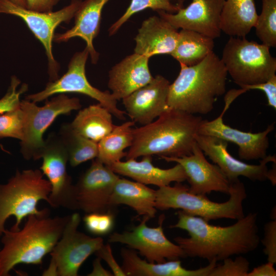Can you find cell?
Here are the masks:
<instances>
[{
	"mask_svg": "<svg viewBox=\"0 0 276 276\" xmlns=\"http://www.w3.org/2000/svg\"><path fill=\"white\" fill-rule=\"evenodd\" d=\"M58 134L66 148L68 162L72 167H76L97 158L98 143L77 133L70 123L64 124L61 127Z\"/></svg>",
	"mask_w": 276,
	"mask_h": 276,
	"instance_id": "obj_30",
	"label": "cell"
},
{
	"mask_svg": "<svg viewBox=\"0 0 276 276\" xmlns=\"http://www.w3.org/2000/svg\"><path fill=\"white\" fill-rule=\"evenodd\" d=\"M25 126V114L19 107L0 114V139L11 137L21 141Z\"/></svg>",
	"mask_w": 276,
	"mask_h": 276,
	"instance_id": "obj_33",
	"label": "cell"
},
{
	"mask_svg": "<svg viewBox=\"0 0 276 276\" xmlns=\"http://www.w3.org/2000/svg\"><path fill=\"white\" fill-rule=\"evenodd\" d=\"M187 0H176L177 3L182 8L183 7V3Z\"/></svg>",
	"mask_w": 276,
	"mask_h": 276,
	"instance_id": "obj_44",
	"label": "cell"
},
{
	"mask_svg": "<svg viewBox=\"0 0 276 276\" xmlns=\"http://www.w3.org/2000/svg\"><path fill=\"white\" fill-rule=\"evenodd\" d=\"M109 1H82L74 17L73 27L64 33H55L53 41L61 43L66 42L73 37H80L86 42V48L91 63L96 64L99 54L94 48L93 41L100 32L103 9Z\"/></svg>",
	"mask_w": 276,
	"mask_h": 276,
	"instance_id": "obj_21",
	"label": "cell"
},
{
	"mask_svg": "<svg viewBox=\"0 0 276 276\" xmlns=\"http://www.w3.org/2000/svg\"><path fill=\"white\" fill-rule=\"evenodd\" d=\"M241 88L247 91L250 89H259L263 91L267 99V104L276 109V75L272 76L267 81L252 85L244 86Z\"/></svg>",
	"mask_w": 276,
	"mask_h": 276,
	"instance_id": "obj_38",
	"label": "cell"
},
{
	"mask_svg": "<svg viewBox=\"0 0 276 276\" xmlns=\"http://www.w3.org/2000/svg\"><path fill=\"white\" fill-rule=\"evenodd\" d=\"M87 275L89 276H113L111 271L105 269L101 264V259L98 257L94 260L93 269Z\"/></svg>",
	"mask_w": 276,
	"mask_h": 276,
	"instance_id": "obj_42",
	"label": "cell"
},
{
	"mask_svg": "<svg viewBox=\"0 0 276 276\" xmlns=\"http://www.w3.org/2000/svg\"><path fill=\"white\" fill-rule=\"evenodd\" d=\"M201 117L169 109L155 120L133 129V140L126 159L156 155L180 157L192 153Z\"/></svg>",
	"mask_w": 276,
	"mask_h": 276,
	"instance_id": "obj_3",
	"label": "cell"
},
{
	"mask_svg": "<svg viewBox=\"0 0 276 276\" xmlns=\"http://www.w3.org/2000/svg\"><path fill=\"white\" fill-rule=\"evenodd\" d=\"M170 83L158 75L145 86L122 99L126 114L142 125L153 122L169 108L167 99Z\"/></svg>",
	"mask_w": 276,
	"mask_h": 276,
	"instance_id": "obj_19",
	"label": "cell"
},
{
	"mask_svg": "<svg viewBox=\"0 0 276 276\" xmlns=\"http://www.w3.org/2000/svg\"><path fill=\"white\" fill-rule=\"evenodd\" d=\"M177 214V222L169 227L188 232L189 237L174 239L186 257L217 262L233 256L248 254L259 246L257 213H249L227 226L210 224L200 217L190 215L181 210Z\"/></svg>",
	"mask_w": 276,
	"mask_h": 276,
	"instance_id": "obj_1",
	"label": "cell"
},
{
	"mask_svg": "<svg viewBox=\"0 0 276 276\" xmlns=\"http://www.w3.org/2000/svg\"><path fill=\"white\" fill-rule=\"evenodd\" d=\"M41 158L42 163L39 169L51 186L48 203L54 208L77 210L75 185L66 170L68 154L58 134L51 133L49 135L45 140Z\"/></svg>",
	"mask_w": 276,
	"mask_h": 276,
	"instance_id": "obj_13",
	"label": "cell"
},
{
	"mask_svg": "<svg viewBox=\"0 0 276 276\" xmlns=\"http://www.w3.org/2000/svg\"><path fill=\"white\" fill-rule=\"evenodd\" d=\"M119 177L96 158L75 185L77 210L85 214L111 211L110 198Z\"/></svg>",
	"mask_w": 276,
	"mask_h": 276,
	"instance_id": "obj_15",
	"label": "cell"
},
{
	"mask_svg": "<svg viewBox=\"0 0 276 276\" xmlns=\"http://www.w3.org/2000/svg\"><path fill=\"white\" fill-rule=\"evenodd\" d=\"M97 257L104 260L108 265L114 276H126L121 266L116 261L109 244H103L95 253Z\"/></svg>",
	"mask_w": 276,
	"mask_h": 276,
	"instance_id": "obj_39",
	"label": "cell"
},
{
	"mask_svg": "<svg viewBox=\"0 0 276 276\" xmlns=\"http://www.w3.org/2000/svg\"><path fill=\"white\" fill-rule=\"evenodd\" d=\"M15 4L18 5L20 7L26 8V0H11Z\"/></svg>",
	"mask_w": 276,
	"mask_h": 276,
	"instance_id": "obj_43",
	"label": "cell"
},
{
	"mask_svg": "<svg viewBox=\"0 0 276 276\" xmlns=\"http://www.w3.org/2000/svg\"><path fill=\"white\" fill-rule=\"evenodd\" d=\"M225 0H192L175 13L156 11L175 28L194 31L213 39L220 36V15Z\"/></svg>",
	"mask_w": 276,
	"mask_h": 276,
	"instance_id": "obj_18",
	"label": "cell"
},
{
	"mask_svg": "<svg viewBox=\"0 0 276 276\" xmlns=\"http://www.w3.org/2000/svg\"><path fill=\"white\" fill-rule=\"evenodd\" d=\"M89 53L85 48L72 56L66 72L57 80L48 82L42 90L26 97L25 99L39 102L56 94L75 93L86 95L99 102L117 118L125 120L126 112L117 106V100L108 91L94 87L88 81L85 65Z\"/></svg>",
	"mask_w": 276,
	"mask_h": 276,
	"instance_id": "obj_11",
	"label": "cell"
},
{
	"mask_svg": "<svg viewBox=\"0 0 276 276\" xmlns=\"http://www.w3.org/2000/svg\"><path fill=\"white\" fill-rule=\"evenodd\" d=\"M20 106L25 117L20 153L25 159L35 160L40 159L45 144L43 136L47 129L59 116L79 109L81 104L78 98L60 94L47 101L42 106L26 99L20 101Z\"/></svg>",
	"mask_w": 276,
	"mask_h": 276,
	"instance_id": "obj_8",
	"label": "cell"
},
{
	"mask_svg": "<svg viewBox=\"0 0 276 276\" xmlns=\"http://www.w3.org/2000/svg\"><path fill=\"white\" fill-rule=\"evenodd\" d=\"M168 162H175L183 168L190 184V192L206 195L212 192L228 194L231 183L216 164L210 163L197 143L192 153L180 157L160 156Z\"/></svg>",
	"mask_w": 276,
	"mask_h": 276,
	"instance_id": "obj_17",
	"label": "cell"
},
{
	"mask_svg": "<svg viewBox=\"0 0 276 276\" xmlns=\"http://www.w3.org/2000/svg\"><path fill=\"white\" fill-rule=\"evenodd\" d=\"M165 218V215H161L158 225L150 227L147 224L150 218L143 216L140 223L130 231L111 234L108 242L126 245L137 250L145 260L151 263H163L186 258L182 248L165 236L163 227Z\"/></svg>",
	"mask_w": 276,
	"mask_h": 276,
	"instance_id": "obj_12",
	"label": "cell"
},
{
	"mask_svg": "<svg viewBox=\"0 0 276 276\" xmlns=\"http://www.w3.org/2000/svg\"><path fill=\"white\" fill-rule=\"evenodd\" d=\"M223 261L215 266L209 276H247L250 263L245 257L238 255L234 260L229 257Z\"/></svg>",
	"mask_w": 276,
	"mask_h": 276,
	"instance_id": "obj_34",
	"label": "cell"
},
{
	"mask_svg": "<svg viewBox=\"0 0 276 276\" xmlns=\"http://www.w3.org/2000/svg\"><path fill=\"white\" fill-rule=\"evenodd\" d=\"M270 48L245 37H230L221 58L227 74L240 87L265 82L275 75L276 59Z\"/></svg>",
	"mask_w": 276,
	"mask_h": 276,
	"instance_id": "obj_7",
	"label": "cell"
},
{
	"mask_svg": "<svg viewBox=\"0 0 276 276\" xmlns=\"http://www.w3.org/2000/svg\"><path fill=\"white\" fill-rule=\"evenodd\" d=\"M81 216L70 215L59 240L50 253L51 260L43 275L77 276L82 264L104 244L101 237H92L78 231Z\"/></svg>",
	"mask_w": 276,
	"mask_h": 276,
	"instance_id": "obj_9",
	"label": "cell"
},
{
	"mask_svg": "<svg viewBox=\"0 0 276 276\" xmlns=\"http://www.w3.org/2000/svg\"><path fill=\"white\" fill-rule=\"evenodd\" d=\"M150 155L143 156L140 161L136 159L116 162L109 167L117 174L128 177L144 185H152L159 187L169 186L171 182H182L187 180V176L182 166L176 163L169 169H161L154 166Z\"/></svg>",
	"mask_w": 276,
	"mask_h": 276,
	"instance_id": "obj_23",
	"label": "cell"
},
{
	"mask_svg": "<svg viewBox=\"0 0 276 276\" xmlns=\"http://www.w3.org/2000/svg\"><path fill=\"white\" fill-rule=\"evenodd\" d=\"M214 39L199 32L181 29L175 49L170 55L179 64H197L213 52Z\"/></svg>",
	"mask_w": 276,
	"mask_h": 276,
	"instance_id": "obj_28",
	"label": "cell"
},
{
	"mask_svg": "<svg viewBox=\"0 0 276 276\" xmlns=\"http://www.w3.org/2000/svg\"><path fill=\"white\" fill-rule=\"evenodd\" d=\"M81 2L82 0H71L69 5L58 11L41 12L20 7L11 0H0V13L20 17L43 45L48 62L50 81L59 78L60 70V64L54 58L52 50L55 29L61 23L68 24L71 21Z\"/></svg>",
	"mask_w": 276,
	"mask_h": 276,
	"instance_id": "obj_10",
	"label": "cell"
},
{
	"mask_svg": "<svg viewBox=\"0 0 276 276\" xmlns=\"http://www.w3.org/2000/svg\"><path fill=\"white\" fill-rule=\"evenodd\" d=\"M178 29L159 16L144 20L134 38V53L150 58L159 54L170 55L175 48Z\"/></svg>",
	"mask_w": 276,
	"mask_h": 276,
	"instance_id": "obj_24",
	"label": "cell"
},
{
	"mask_svg": "<svg viewBox=\"0 0 276 276\" xmlns=\"http://www.w3.org/2000/svg\"><path fill=\"white\" fill-rule=\"evenodd\" d=\"M258 14L255 0H225L220 28L230 37H245L255 27Z\"/></svg>",
	"mask_w": 276,
	"mask_h": 276,
	"instance_id": "obj_26",
	"label": "cell"
},
{
	"mask_svg": "<svg viewBox=\"0 0 276 276\" xmlns=\"http://www.w3.org/2000/svg\"><path fill=\"white\" fill-rule=\"evenodd\" d=\"M47 208L25 218L22 228L5 229L1 238L0 276L10 272L19 264L40 265L61 237L70 215L50 217Z\"/></svg>",
	"mask_w": 276,
	"mask_h": 276,
	"instance_id": "obj_2",
	"label": "cell"
},
{
	"mask_svg": "<svg viewBox=\"0 0 276 276\" xmlns=\"http://www.w3.org/2000/svg\"><path fill=\"white\" fill-rule=\"evenodd\" d=\"M149 59L134 53L111 68L109 72L108 86L117 100L123 99L152 80Z\"/></svg>",
	"mask_w": 276,
	"mask_h": 276,
	"instance_id": "obj_20",
	"label": "cell"
},
{
	"mask_svg": "<svg viewBox=\"0 0 276 276\" xmlns=\"http://www.w3.org/2000/svg\"><path fill=\"white\" fill-rule=\"evenodd\" d=\"M121 256L126 276H209L217 265L213 260L205 267L191 270L183 267L180 260L151 263L141 259L135 250L130 248H121Z\"/></svg>",
	"mask_w": 276,
	"mask_h": 276,
	"instance_id": "obj_22",
	"label": "cell"
},
{
	"mask_svg": "<svg viewBox=\"0 0 276 276\" xmlns=\"http://www.w3.org/2000/svg\"><path fill=\"white\" fill-rule=\"evenodd\" d=\"M166 186L156 190V208L160 210L179 209L190 215L209 222L219 219L238 220L245 215L243 203L247 197L244 185L239 179L231 182L229 198L224 202H216L205 195L193 194L181 182Z\"/></svg>",
	"mask_w": 276,
	"mask_h": 276,
	"instance_id": "obj_5",
	"label": "cell"
},
{
	"mask_svg": "<svg viewBox=\"0 0 276 276\" xmlns=\"http://www.w3.org/2000/svg\"><path fill=\"white\" fill-rule=\"evenodd\" d=\"M155 201L156 190L140 182L119 177L113 187L109 203L112 208L120 204L128 205L137 215L150 219L155 217L157 212Z\"/></svg>",
	"mask_w": 276,
	"mask_h": 276,
	"instance_id": "obj_25",
	"label": "cell"
},
{
	"mask_svg": "<svg viewBox=\"0 0 276 276\" xmlns=\"http://www.w3.org/2000/svg\"><path fill=\"white\" fill-rule=\"evenodd\" d=\"M272 263L267 262L249 270L247 276H275L276 270Z\"/></svg>",
	"mask_w": 276,
	"mask_h": 276,
	"instance_id": "obj_41",
	"label": "cell"
},
{
	"mask_svg": "<svg viewBox=\"0 0 276 276\" xmlns=\"http://www.w3.org/2000/svg\"><path fill=\"white\" fill-rule=\"evenodd\" d=\"M61 0H26V8L38 12L53 11L54 7Z\"/></svg>",
	"mask_w": 276,
	"mask_h": 276,
	"instance_id": "obj_40",
	"label": "cell"
},
{
	"mask_svg": "<svg viewBox=\"0 0 276 276\" xmlns=\"http://www.w3.org/2000/svg\"><path fill=\"white\" fill-rule=\"evenodd\" d=\"M83 219L87 231L96 235L108 233L114 224V216L111 211L85 214Z\"/></svg>",
	"mask_w": 276,
	"mask_h": 276,
	"instance_id": "obj_35",
	"label": "cell"
},
{
	"mask_svg": "<svg viewBox=\"0 0 276 276\" xmlns=\"http://www.w3.org/2000/svg\"><path fill=\"white\" fill-rule=\"evenodd\" d=\"M264 237L262 243L263 251L267 257L268 262L276 263V220L267 222L264 225Z\"/></svg>",
	"mask_w": 276,
	"mask_h": 276,
	"instance_id": "obj_37",
	"label": "cell"
},
{
	"mask_svg": "<svg viewBox=\"0 0 276 276\" xmlns=\"http://www.w3.org/2000/svg\"><path fill=\"white\" fill-rule=\"evenodd\" d=\"M180 66L178 76L169 85V108L193 114H208L217 98L226 91L228 74L221 59L212 52L197 64Z\"/></svg>",
	"mask_w": 276,
	"mask_h": 276,
	"instance_id": "obj_4",
	"label": "cell"
},
{
	"mask_svg": "<svg viewBox=\"0 0 276 276\" xmlns=\"http://www.w3.org/2000/svg\"><path fill=\"white\" fill-rule=\"evenodd\" d=\"M262 10L255 26L257 36L262 43L276 47V0H262Z\"/></svg>",
	"mask_w": 276,
	"mask_h": 276,
	"instance_id": "obj_32",
	"label": "cell"
},
{
	"mask_svg": "<svg viewBox=\"0 0 276 276\" xmlns=\"http://www.w3.org/2000/svg\"><path fill=\"white\" fill-rule=\"evenodd\" d=\"M237 97L238 94L235 90H229L225 95V106L221 114L212 121L203 120L198 134L217 137L235 144L238 146V155L241 159H262L267 155L269 146L268 134L274 130V123L258 133L243 131L225 124L223 116Z\"/></svg>",
	"mask_w": 276,
	"mask_h": 276,
	"instance_id": "obj_14",
	"label": "cell"
},
{
	"mask_svg": "<svg viewBox=\"0 0 276 276\" xmlns=\"http://www.w3.org/2000/svg\"><path fill=\"white\" fill-rule=\"evenodd\" d=\"M133 121H127L120 125H115L112 130L98 143L97 159L109 167L125 157L124 150L129 148L133 140Z\"/></svg>",
	"mask_w": 276,
	"mask_h": 276,
	"instance_id": "obj_29",
	"label": "cell"
},
{
	"mask_svg": "<svg viewBox=\"0 0 276 276\" xmlns=\"http://www.w3.org/2000/svg\"><path fill=\"white\" fill-rule=\"evenodd\" d=\"M112 115L98 103L80 110L70 124L78 134L98 143L114 128Z\"/></svg>",
	"mask_w": 276,
	"mask_h": 276,
	"instance_id": "obj_27",
	"label": "cell"
},
{
	"mask_svg": "<svg viewBox=\"0 0 276 276\" xmlns=\"http://www.w3.org/2000/svg\"><path fill=\"white\" fill-rule=\"evenodd\" d=\"M20 84V81L15 76H12L6 94L0 99V114L20 106V97L28 89V85L26 83L18 88Z\"/></svg>",
	"mask_w": 276,
	"mask_h": 276,
	"instance_id": "obj_36",
	"label": "cell"
},
{
	"mask_svg": "<svg viewBox=\"0 0 276 276\" xmlns=\"http://www.w3.org/2000/svg\"><path fill=\"white\" fill-rule=\"evenodd\" d=\"M51 190L50 182L40 169L17 170L7 183H0V238L9 218H15L10 229L17 231L27 216L41 213L38 203L48 202Z\"/></svg>",
	"mask_w": 276,
	"mask_h": 276,
	"instance_id": "obj_6",
	"label": "cell"
},
{
	"mask_svg": "<svg viewBox=\"0 0 276 276\" xmlns=\"http://www.w3.org/2000/svg\"><path fill=\"white\" fill-rule=\"evenodd\" d=\"M181 8L176 0H131L124 14L109 28V35H114L133 15L146 9L175 13Z\"/></svg>",
	"mask_w": 276,
	"mask_h": 276,
	"instance_id": "obj_31",
	"label": "cell"
},
{
	"mask_svg": "<svg viewBox=\"0 0 276 276\" xmlns=\"http://www.w3.org/2000/svg\"><path fill=\"white\" fill-rule=\"evenodd\" d=\"M197 144L204 154L221 169L230 182L244 176L252 181H263L269 179L267 164L275 163V155H267L259 164L251 165L233 157L228 151V142L213 136L197 134Z\"/></svg>",
	"mask_w": 276,
	"mask_h": 276,
	"instance_id": "obj_16",
	"label": "cell"
}]
</instances>
